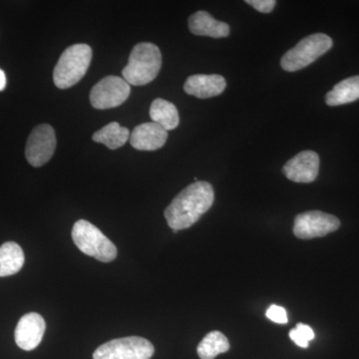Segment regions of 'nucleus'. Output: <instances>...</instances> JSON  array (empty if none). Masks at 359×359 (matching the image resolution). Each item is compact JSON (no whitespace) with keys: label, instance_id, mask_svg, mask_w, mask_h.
Returning <instances> with one entry per match:
<instances>
[{"label":"nucleus","instance_id":"obj_19","mask_svg":"<svg viewBox=\"0 0 359 359\" xmlns=\"http://www.w3.org/2000/svg\"><path fill=\"white\" fill-rule=\"evenodd\" d=\"M230 349V342L226 335L218 330L209 332L198 346V355L201 359H215L219 354Z\"/></svg>","mask_w":359,"mask_h":359},{"label":"nucleus","instance_id":"obj_14","mask_svg":"<svg viewBox=\"0 0 359 359\" xmlns=\"http://www.w3.org/2000/svg\"><path fill=\"white\" fill-rule=\"evenodd\" d=\"M189 29L195 35L224 39L230 34L228 23L215 20L207 11H197L189 18Z\"/></svg>","mask_w":359,"mask_h":359},{"label":"nucleus","instance_id":"obj_13","mask_svg":"<svg viewBox=\"0 0 359 359\" xmlns=\"http://www.w3.org/2000/svg\"><path fill=\"white\" fill-rule=\"evenodd\" d=\"M226 87V79L218 74H196L186 80L184 90L189 95L200 99L212 98L223 93Z\"/></svg>","mask_w":359,"mask_h":359},{"label":"nucleus","instance_id":"obj_22","mask_svg":"<svg viewBox=\"0 0 359 359\" xmlns=\"http://www.w3.org/2000/svg\"><path fill=\"white\" fill-rule=\"evenodd\" d=\"M290 339L297 344V346L302 347V348H306V347H309V340L306 339V337H304V335L297 330V328H292V330H290Z\"/></svg>","mask_w":359,"mask_h":359},{"label":"nucleus","instance_id":"obj_5","mask_svg":"<svg viewBox=\"0 0 359 359\" xmlns=\"http://www.w3.org/2000/svg\"><path fill=\"white\" fill-rule=\"evenodd\" d=\"M332 39L323 33H316L302 39L294 48L285 52L280 65L287 72H294L311 65L332 47Z\"/></svg>","mask_w":359,"mask_h":359},{"label":"nucleus","instance_id":"obj_2","mask_svg":"<svg viewBox=\"0 0 359 359\" xmlns=\"http://www.w3.org/2000/svg\"><path fill=\"white\" fill-rule=\"evenodd\" d=\"M162 67L159 47L150 42H141L132 49L129 62L122 70L123 79L129 85L143 86L152 82Z\"/></svg>","mask_w":359,"mask_h":359},{"label":"nucleus","instance_id":"obj_12","mask_svg":"<svg viewBox=\"0 0 359 359\" xmlns=\"http://www.w3.org/2000/svg\"><path fill=\"white\" fill-rule=\"evenodd\" d=\"M168 131L154 122L143 123L135 127L130 135L132 147L140 151H156L165 145Z\"/></svg>","mask_w":359,"mask_h":359},{"label":"nucleus","instance_id":"obj_17","mask_svg":"<svg viewBox=\"0 0 359 359\" xmlns=\"http://www.w3.org/2000/svg\"><path fill=\"white\" fill-rule=\"evenodd\" d=\"M152 122L159 125L166 131L176 129L180 123L178 109L173 103L162 98L155 99L150 107Z\"/></svg>","mask_w":359,"mask_h":359},{"label":"nucleus","instance_id":"obj_8","mask_svg":"<svg viewBox=\"0 0 359 359\" xmlns=\"http://www.w3.org/2000/svg\"><path fill=\"white\" fill-rule=\"evenodd\" d=\"M340 221L337 217L320 211H309L294 219V233L301 240L325 237L339 230Z\"/></svg>","mask_w":359,"mask_h":359},{"label":"nucleus","instance_id":"obj_11","mask_svg":"<svg viewBox=\"0 0 359 359\" xmlns=\"http://www.w3.org/2000/svg\"><path fill=\"white\" fill-rule=\"evenodd\" d=\"M45 328L46 325L44 318L40 314H25L18 321L14 332L16 344L23 351H33L39 346L43 339Z\"/></svg>","mask_w":359,"mask_h":359},{"label":"nucleus","instance_id":"obj_1","mask_svg":"<svg viewBox=\"0 0 359 359\" xmlns=\"http://www.w3.org/2000/svg\"><path fill=\"white\" fill-rule=\"evenodd\" d=\"M211 184L197 181L179 193L165 210V218L172 230H185L199 221L214 204Z\"/></svg>","mask_w":359,"mask_h":359},{"label":"nucleus","instance_id":"obj_23","mask_svg":"<svg viewBox=\"0 0 359 359\" xmlns=\"http://www.w3.org/2000/svg\"><path fill=\"white\" fill-rule=\"evenodd\" d=\"M295 328H297V330H299V332H301V334L304 335L309 341H311V340L314 339L313 328L309 327L308 325H304V323H297Z\"/></svg>","mask_w":359,"mask_h":359},{"label":"nucleus","instance_id":"obj_21","mask_svg":"<svg viewBox=\"0 0 359 359\" xmlns=\"http://www.w3.org/2000/svg\"><path fill=\"white\" fill-rule=\"evenodd\" d=\"M245 4L254 7L262 13H269L275 8L276 1L275 0H247Z\"/></svg>","mask_w":359,"mask_h":359},{"label":"nucleus","instance_id":"obj_25","mask_svg":"<svg viewBox=\"0 0 359 359\" xmlns=\"http://www.w3.org/2000/svg\"><path fill=\"white\" fill-rule=\"evenodd\" d=\"M173 231V233H178L179 231H177V230H172Z\"/></svg>","mask_w":359,"mask_h":359},{"label":"nucleus","instance_id":"obj_3","mask_svg":"<svg viewBox=\"0 0 359 359\" xmlns=\"http://www.w3.org/2000/svg\"><path fill=\"white\" fill-rule=\"evenodd\" d=\"M92 59V49L87 44H74L66 48L53 71V81L59 89L74 86L86 74Z\"/></svg>","mask_w":359,"mask_h":359},{"label":"nucleus","instance_id":"obj_10","mask_svg":"<svg viewBox=\"0 0 359 359\" xmlns=\"http://www.w3.org/2000/svg\"><path fill=\"white\" fill-rule=\"evenodd\" d=\"M320 156L313 151H302L285 163L283 174L295 183H311L320 172Z\"/></svg>","mask_w":359,"mask_h":359},{"label":"nucleus","instance_id":"obj_24","mask_svg":"<svg viewBox=\"0 0 359 359\" xmlns=\"http://www.w3.org/2000/svg\"><path fill=\"white\" fill-rule=\"evenodd\" d=\"M6 87V73L0 69V91H4Z\"/></svg>","mask_w":359,"mask_h":359},{"label":"nucleus","instance_id":"obj_15","mask_svg":"<svg viewBox=\"0 0 359 359\" xmlns=\"http://www.w3.org/2000/svg\"><path fill=\"white\" fill-rule=\"evenodd\" d=\"M25 257L20 245L14 242L4 243L0 247V276L15 275L22 269Z\"/></svg>","mask_w":359,"mask_h":359},{"label":"nucleus","instance_id":"obj_18","mask_svg":"<svg viewBox=\"0 0 359 359\" xmlns=\"http://www.w3.org/2000/svg\"><path fill=\"white\" fill-rule=\"evenodd\" d=\"M130 132L128 128L120 126L119 123L111 122L102 129L94 133L93 139L96 143L104 144L110 150L122 147L129 140Z\"/></svg>","mask_w":359,"mask_h":359},{"label":"nucleus","instance_id":"obj_16","mask_svg":"<svg viewBox=\"0 0 359 359\" xmlns=\"http://www.w3.org/2000/svg\"><path fill=\"white\" fill-rule=\"evenodd\" d=\"M359 99V76H353L342 80L335 85L325 96L328 106H339L354 102Z\"/></svg>","mask_w":359,"mask_h":359},{"label":"nucleus","instance_id":"obj_9","mask_svg":"<svg viewBox=\"0 0 359 359\" xmlns=\"http://www.w3.org/2000/svg\"><path fill=\"white\" fill-rule=\"evenodd\" d=\"M55 131L50 125L42 124L35 127L26 143L25 156L33 167H41L50 161L55 152Z\"/></svg>","mask_w":359,"mask_h":359},{"label":"nucleus","instance_id":"obj_4","mask_svg":"<svg viewBox=\"0 0 359 359\" xmlns=\"http://www.w3.org/2000/svg\"><path fill=\"white\" fill-rule=\"evenodd\" d=\"M72 240L83 254L103 263H110L117 257L115 245L97 226L85 219H79L73 226Z\"/></svg>","mask_w":359,"mask_h":359},{"label":"nucleus","instance_id":"obj_20","mask_svg":"<svg viewBox=\"0 0 359 359\" xmlns=\"http://www.w3.org/2000/svg\"><path fill=\"white\" fill-rule=\"evenodd\" d=\"M266 314V318L273 321V323H280V325H285V323H289L287 311L282 306L273 304V306H269Z\"/></svg>","mask_w":359,"mask_h":359},{"label":"nucleus","instance_id":"obj_6","mask_svg":"<svg viewBox=\"0 0 359 359\" xmlns=\"http://www.w3.org/2000/svg\"><path fill=\"white\" fill-rule=\"evenodd\" d=\"M154 351L153 344L143 337H122L99 346L93 359H150Z\"/></svg>","mask_w":359,"mask_h":359},{"label":"nucleus","instance_id":"obj_7","mask_svg":"<svg viewBox=\"0 0 359 359\" xmlns=\"http://www.w3.org/2000/svg\"><path fill=\"white\" fill-rule=\"evenodd\" d=\"M131 87L119 76H107L95 84L90 92V102L95 109L118 107L128 99Z\"/></svg>","mask_w":359,"mask_h":359}]
</instances>
